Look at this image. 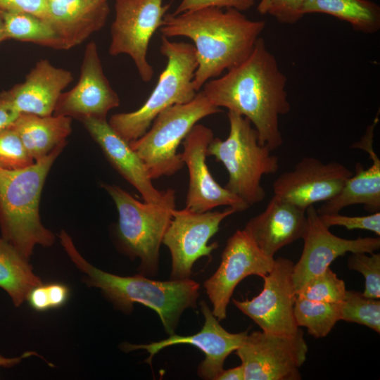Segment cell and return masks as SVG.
<instances>
[{
    "label": "cell",
    "mask_w": 380,
    "mask_h": 380,
    "mask_svg": "<svg viewBox=\"0 0 380 380\" xmlns=\"http://www.w3.org/2000/svg\"><path fill=\"white\" fill-rule=\"evenodd\" d=\"M287 78L260 37L239 65L210 80L201 90L216 107H224L250 120L261 145L274 151L283 144L279 117L290 110Z\"/></svg>",
    "instance_id": "obj_1"
},
{
    "label": "cell",
    "mask_w": 380,
    "mask_h": 380,
    "mask_svg": "<svg viewBox=\"0 0 380 380\" xmlns=\"http://www.w3.org/2000/svg\"><path fill=\"white\" fill-rule=\"evenodd\" d=\"M265 27L264 21L251 20L238 10L208 7L167 13L159 30L167 38L185 37L194 42L198 61L194 84L198 91L245 60Z\"/></svg>",
    "instance_id": "obj_2"
},
{
    "label": "cell",
    "mask_w": 380,
    "mask_h": 380,
    "mask_svg": "<svg viewBox=\"0 0 380 380\" xmlns=\"http://www.w3.org/2000/svg\"><path fill=\"white\" fill-rule=\"evenodd\" d=\"M58 236L70 259L85 274L84 282L99 289L115 309L129 314L134 303L142 304L158 314L165 332L172 335L184 311L196 307L200 286L190 278L157 281L140 274L122 277L108 273L87 262L65 231Z\"/></svg>",
    "instance_id": "obj_3"
},
{
    "label": "cell",
    "mask_w": 380,
    "mask_h": 380,
    "mask_svg": "<svg viewBox=\"0 0 380 380\" xmlns=\"http://www.w3.org/2000/svg\"><path fill=\"white\" fill-rule=\"evenodd\" d=\"M65 145L27 167L0 168L1 238L27 260L36 245L49 247L55 242L53 233L41 222L39 201L48 173Z\"/></svg>",
    "instance_id": "obj_4"
},
{
    "label": "cell",
    "mask_w": 380,
    "mask_h": 380,
    "mask_svg": "<svg viewBox=\"0 0 380 380\" xmlns=\"http://www.w3.org/2000/svg\"><path fill=\"white\" fill-rule=\"evenodd\" d=\"M228 137L215 138L208 147L207 156L225 167L229 178L224 186L250 207L262 202L266 192L261 184L262 176L279 170L278 157L267 146L261 145L257 131L246 118L228 110Z\"/></svg>",
    "instance_id": "obj_5"
},
{
    "label": "cell",
    "mask_w": 380,
    "mask_h": 380,
    "mask_svg": "<svg viewBox=\"0 0 380 380\" xmlns=\"http://www.w3.org/2000/svg\"><path fill=\"white\" fill-rule=\"evenodd\" d=\"M160 51L167 58L165 69L145 103L137 110L113 115L108 123L129 142L141 137L156 117L164 109L191 101L197 91L194 84L198 61L194 46L184 42H171L161 36Z\"/></svg>",
    "instance_id": "obj_6"
},
{
    "label": "cell",
    "mask_w": 380,
    "mask_h": 380,
    "mask_svg": "<svg viewBox=\"0 0 380 380\" xmlns=\"http://www.w3.org/2000/svg\"><path fill=\"white\" fill-rule=\"evenodd\" d=\"M118 212L117 238L131 259H140L139 274L154 276L159 266V251L175 209V191L161 203L140 202L116 185L103 184Z\"/></svg>",
    "instance_id": "obj_7"
},
{
    "label": "cell",
    "mask_w": 380,
    "mask_h": 380,
    "mask_svg": "<svg viewBox=\"0 0 380 380\" xmlns=\"http://www.w3.org/2000/svg\"><path fill=\"white\" fill-rule=\"evenodd\" d=\"M221 111L202 91H198L191 101L164 109L146 133L129 141L131 148L145 164L151 179L171 176L180 170L184 165L177 153L180 144L199 120Z\"/></svg>",
    "instance_id": "obj_8"
},
{
    "label": "cell",
    "mask_w": 380,
    "mask_h": 380,
    "mask_svg": "<svg viewBox=\"0 0 380 380\" xmlns=\"http://www.w3.org/2000/svg\"><path fill=\"white\" fill-rule=\"evenodd\" d=\"M165 0H115V18L110 27L108 53L112 56L127 54L133 61L144 82L153 78L154 70L147 60L148 44L163 24L170 4Z\"/></svg>",
    "instance_id": "obj_9"
},
{
    "label": "cell",
    "mask_w": 380,
    "mask_h": 380,
    "mask_svg": "<svg viewBox=\"0 0 380 380\" xmlns=\"http://www.w3.org/2000/svg\"><path fill=\"white\" fill-rule=\"evenodd\" d=\"M236 353L246 380H298L308 346L300 327L292 334L253 331Z\"/></svg>",
    "instance_id": "obj_10"
},
{
    "label": "cell",
    "mask_w": 380,
    "mask_h": 380,
    "mask_svg": "<svg viewBox=\"0 0 380 380\" xmlns=\"http://www.w3.org/2000/svg\"><path fill=\"white\" fill-rule=\"evenodd\" d=\"M236 211L227 207L222 211L197 213L187 208L175 209L162 243L170 250L172 258L170 279H189L192 267L203 256L211 258L218 247L209 240L219 231L221 222Z\"/></svg>",
    "instance_id": "obj_11"
},
{
    "label": "cell",
    "mask_w": 380,
    "mask_h": 380,
    "mask_svg": "<svg viewBox=\"0 0 380 380\" xmlns=\"http://www.w3.org/2000/svg\"><path fill=\"white\" fill-rule=\"evenodd\" d=\"M274 260L265 255L243 229L236 230L228 239L220 266L203 284L212 312L219 321L226 318L227 305L239 283L251 275L263 277L272 270Z\"/></svg>",
    "instance_id": "obj_12"
},
{
    "label": "cell",
    "mask_w": 380,
    "mask_h": 380,
    "mask_svg": "<svg viewBox=\"0 0 380 380\" xmlns=\"http://www.w3.org/2000/svg\"><path fill=\"white\" fill-rule=\"evenodd\" d=\"M293 262L285 258L274 260L272 270L262 277V291L251 300L233 299L234 305L253 319L262 331L292 334L298 327L294 316L296 298L293 281Z\"/></svg>",
    "instance_id": "obj_13"
},
{
    "label": "cell",
    "mask_w": 380,
    "mask_h": 380,
    "mask_svg": "<svg viewBox=\"0 0 380 380\" xmlns=\"http://www.w3.org/2000/svg\"><path fill=\"white\" fill-rule=\"evenodd\" d=\"M213 139L210 128L197 123L182 142L183 151L180 156L189 176L185 208L203 213L224 205L234 208L236 213L244 211L250 206L220 186L208 169L207 150Z\"/></svg>",
    "instance_id": "obj_14"
},
{
    "label": "cell",
    "mask_w": 380,
    "mask_h": 380,
    "mask_svg": "<svg viewBox=\"0 0 380 380\" xmlns=\"http://www.w3.org/2000/svg\"><path fill=\"white\" fill-rule=\"evenodd\" d=\"M353 172L336 161L324 163L303 157L293 170L281 173L273 182L274 195L305 210L336 195Z\"/></svg>",
    "instance_id": "obj_15"
},
{
    "label": "cell",
    "mask_w": 380,
    "mask_h": 380,
    "mask_svg": "<svg viewBox=\"0 0 380 380\" xmlns=\"http://www.w3.org/2000/svg\"><path fill=\"white\" fill-rule=\"evenodd\" d=\"M306 215L308 227L302 239L303 248L293 269L296 293L310 279L329 267L338 257L348 252L370 254L380 248L379 236L346 239L334 235L321 221L314 205L306 209Z\"/></svg>",
    "instance_id": "obj_16"
},
{
    "label": "cell",
    "mask_w": 380,
    "mask_h": 380,
    "mask_svg": "<svg viewBox=\"0 0 380 380\" xmlns=\"http://www.w3.org/2000/svg\"><path fill=\"white\" fill-rule=\"evenodd\" d=\"M201 310L205 322L202 329L195 334L179 336L174 334L166 339L148 344L123 343L121 349L127 353L146 350L149 355L145 362L151 365L153 357L167 347L178 344L192 345L205 355L204 360L198 367V376L203 379L216 380L224 369L226 358L241 346L248 332L231 333L225 330L204 300L201 302Z\"/></svg>",
    "instance_id": "obj_17"
},
{
    "label": "cell",
    "mask_w": 380,
    "mask_h": 380,
    "mask_svg": "<svg viewBox=\"0 0 380 380\" xmlns=\"http://www.w3.org/2000/svg\"><path fill=\"white\" fill-rule=\"evenodd\" d=\"M120 105V98L105 75L95 42L84 49L77 83L62 92L53 115L75 118L80 122L93 118L106 119L109 110Z\"/></svg>",
    "instance_id": "obj_18"
},
{
    "label": "cell",
    "mask_w": 380,
    "mask_h": 380,
    "mask_svg": "<svg viewBox=\"0 0 380 380\" xmlns=\"http://www.w3.org/2000/svg\"><path fill=\"white\" fill-rule=\"evenodd\" d=\"M81 122L111 165L140 193L145 202L156 204L167 200L174 189L160 191L153 186L143 160L106 119L89 118Z\"/></svg>",
    "instance_id": "obj_19"
},
{
    "label": "cell",
    "mask_w": 380,
    "mask_h": 380,
    "mask_svg": "<svg viewBox=\"0 0 380 380\" xmlns=\"http://www.w3.org/2000/svg\"><path fill=\"white\" fill-rule=\"evenodd\" d=\"M72 80L71 71L54 66L48 59H40L23 82L0 94L18 114L49 116L63 89Z\"/></svg>",
    "instance_id": "obj_20"
},
{
    "label": "cell",
    "mask_w": 380,
    "mask_h": 380,
    "mask_svg": "<svg viewBox=\"0 0 380 380\" xmlns=\"http://www.w3.org/2000/svg\"><path fill=\"white\" fill-rule=\"evenodd\" d=\"M308 227L306 210L273 195L265 209L251 218L243 230L267 256L275 253L298 239Z\"/></svg>",
    "instance_id": "obj_21"
},
{
    "label": "cell",
    "mask_w": 380,
    "mask_h": 380,
    "mask_svg": "<svg viewBox=\"0 0 380 380\" xmlns=\"http://www.w3.org/2000/svg\"><path fill=\"white\" fill-rule=\"evenodd\" d=\"M378 122L377 115L373 122L367 126L360 139L350 146L351 148L367 152L372 164L365 169L362 163H357L355 173L339 192L317 209L319 215L338 213L342 209L355 204L363 205L364 208L370 213L379 212L380 159L374 148V132Z\"/></svg>",
    "instance_id": "obj_22"
},
{
    "label": "cell",
    "mask_w": 380,
    "mask_h": 380,
    "mask_svg": "<svg viewBox=\"0 0 380 380\" xmlns=\"http://www.w3.org/2000/svg\"><path fill=\"white\" fill-rule=\"evenodd\" d=\"M46 20L69 49L83 43L105 25L107 0H47Z\"/></svg>",
    "instance_id": "obj_23"
},
{
    "label": "cell",
    "mask_w": 380,
    "mask_h": 380,
    "mask_svg": "<svg viewBox=\"0 0 380 380\" xmlns=\"http://www.w3.org/2000/svg\"><path fill=\"white\" fill-rule=\"evenodd\" d=\"M11 127L20 137L24 147L35 161L56 148L66 144L72 132V118L63 115L39 116L20 114Z\"/></svg>",
    "instance_id": "obj_24"
},
{
    "label": "cell",
    "mask_w": 380,
    "mask_h": 380,
    "mask_svg": "<svg viewBox=\"0 0 380 380\" xmlns=\"http://www.w3.org/2000/svg\"><path fill=\"white\" fill-rule=\"evenodd\" d=\"M23 257L9 242L0 239V288L11 297L15 306H20L30 291L42 284Z\"/></svg>",
    "instance_id": "obj_25"
},
{
    "label": "cell",
    "mask_w": 380,
    "mask_h": 380,
    "mask_svg": "<svg viewBox=\"0 0 380 380\" xmlns=\"http://www.w3.org/2000/svg\"><path fill=\"white\" fill-rule=\"evenodd\" d=\"M324 13L348 23L364 33L380 28V7L369 0H310L305 13Z\"/></svg>",
    "instance_id": "obj_26"
},
{
    "label": "cell",
    "mask_w": 380,
    "mask_h": 380,
    "mask_svg": "<svg viewBox=\"0 0 380 380\" xmlns=\"http://www.w3.org/2000/svg\"><path fill=\"white\" fill-rule=\"evenodd\" d=\"M4 39L31 42L53 49H65L64 44L45 20L28 13H1Z\"/></svg>",
    "instance_id": "obj_27"
},
{
    "label": "cell",
    "mask_w": 380,
    "mask_h": 380,
    "mask_svg": "<svg viewBox=\"0 0 380 380\" xmlns=\"http://www.w3.org/2000/svg\"><path fill=\"white\" fill-rule=\"evenodd\" d=\"M293 311L298 327H305L315 338H323L341 320V303L317 302L296 296Z\"/></svg>",
    "instance_id": "obj_28"
},
{
    "label": "cell",
    "mask_w": 380,
    "mask_h": 380,
    "mask_svg": "<svg viewBox=\"0 0 380 380\" xmlns=\"http://www.w3.org/2000/svg\"><path fill=\"white\" fill-rule=\"evenodd\" d=\"M341 320L366 326L380 333V300L362 293L346 291L341 303Z\"/></svg>",
    "instance_id": "obj_29"
},
{
    "label": "cell",
    "mask_w": 380,
    "mask_h": 380,
    "mask_svg": "<svg viewBox=\"0 0 380 380\" xmlns=\"http://www.w3.org/2000/svg\"><path fill=\"white\" fill-rule=\"evenodd\" d=\"M346 292L344 281L328 267L322 273L310 279L296 291V296L312 301L341 303Z\"/></svg>",
    "instance_id": "obj_30"
},
{
    "label": "cell",
    "mask_w": 380,
    "mask_h": 380,
    "mask_svg": "<svg viewBox=\"0 0 380 380\" xmlns=\"http://www.w3.org/2000/svg\"><path fill=\"white\" fill-rule=\"evenodd\" d=\"M34 163L20 137L11 125L0 130V168L17 170Z\"/></svg>",
    "instance_id": "obj_31"
},
{
    "label": "cell",
    "mask_w": 380,
    "mask_h": 380,
    "mask_svg": "<svg viewBox=\"0 0 380 380\" xmlns=\"http://www.w3.org/2000/svg\"><path fill=\"white\" fill-rule=\"evenodd\" d=\"M348 267L360 272L365 277V290L367 297L380 298V253L374 252L353 253L348 259Z\"/></svg>",
    "instance_id": "obj_32"
},
{
    "label": "cell",
    "mask_w": 380,
    "mask_h": 380,
    "mask_svg": "<svg viewBox=\"0 0 380 380\" xmlns=\"http://www.w3.org/2000/svg\"><path fill=\"white\" fill-rule=\"evenodd\" d=\"M310 0H260L257 6L261 15H270L279 22L293 24L305 15Z\"/></svg>",
    "instance_id": "obj_33"
},
{
    "label": "cell",
    "mask_w": 380,
    "mask_h": 380,
    "mask_svg": "<svg viewBox=\"0 0 380 380\" xmlns=\"http://www.w3.org/2000/svg\"><path fill=\"white\" fill-rule=\"evenodd\" d=\"M319 217L324 225L329 228L332 226H341L348 230H368L378 236H380V212L363 216H346L338 213L319 215Z\"/></svg>",
    "instance_id": "obj_34"
},
{
    "label": "cell",
    "mask_w": 380,
    "mask_h": 380,
    "mask_svg": "<svg viewBox=\"0 0 380 380\" xmlns=\"http://www.w3.org/2000/svg\"><path fill=\"white\" fill-rule=\"evenodd\" d=\"M254 4L255 0H182L172 13L177 15L186 11L208 7L234 8L243 12L250 9Z\"/></svg>",
    "instance_id": "obj_35"
},
{
    "label": "cell",
    "mask_w": 380,
    "mask_h": 380,
    "mask_svg": "<svg viewBox=\"0 0 380 380\" xmlns=\"http://www.w3.org/2000/svg\"><path fill=\"white\" fill-rule=\"evenodd\" d=\"M47 0H0L1 13H28L46 20Z\"/></svg>",
    "instance_id": "obj_36"
},
{
    "label": "cell",
    "mask_w": 380,
    "mask_h": 380,
    "mask_svg": "<svg viewBox=\"0 0 380 380\" xmlns=\"http://www.w3.org/2000/svg\"><path fill=\"white\" fill-rule=\"evenodd\" d=\"M51 308L63 305L70 295L69 288L61 283H51L46 285Z\"/></svg>",
    "instance_id": "obj_37"
},
{
    "label": "cell",
    "mask_w": 380,
    "mask_h": 380,
    "mask_svg": "<svg viewBox=\"0 0 380 380\" xmlns=\"http://www.w3.org/2000/svg\"><path fill=\"white\" fill-rule=\"evenodd\" d=\"M27 300L37 311H45L51 308L46 285L35 286L29 293Z\"/></svg>",
    "instance_id": "obj_38"
},
{
    "label": "cell",
    "mask_w": 380,
    "mask_h": 380,
    "mask_svg": "<svg viewBox=\"0 0 380 380\" xmlns=\"http://www.w3.org/2000/svg\"><path fill=\"white\" fill-rule=\"evenodd\" d=\"M19 115L0 94V130L10 126Z\"/></svg>",
    "instance_id": "obj_39"
},
{
    "label": "cell",
    "mask_w": 380,
    "mask_h": 380,
    "mask_svg": "<svg viewBox=\"0 0 380 380\" xmlns=\"http://www.w3.org/2000/svg\"><path fill=\"white\" fill-rule=\"evenodd\" d=\"M244 369L242 365L229 369H223L216 380H243Z\"/></svg>",
    "instance_id": "obj_40"
},
{
    "label": "cell",
    "mask_w": 380,
    "mask_h": 380,
    "mask_svg": "<svg viewBox=\"0 0 380 380\" xmlns=\"http://www.w3.org/2000/svg\"><path fill=\"white\" fill-rule=\"evenodd\" d=\"M32 355H37L40 357H42L39 356V355H37V353L33 352V351L25 352L23 354H22L20 356L15 357H6L0 353V367H13L15 365H18L23 358H27Z\"/></svg>",
    "instance_id": "obj_41"
},
{
    "label": "cell",
    "mask_w": 380,
    "mask_h": 380,
    "mask_svg": "<svg viewBox=\"0 0 380 380\" xmlns=\"http://www.w3.org/2000/svg\"><path fill=\"white\" fill-rule=\"evenodd\" d=\"M4 41V24L1 16L0 15V44Z\"/></svg>",
    "instance_id": "obj_42"
}]
</instances>
